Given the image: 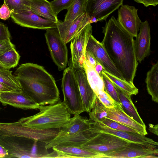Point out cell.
Listing matches in <instances>:
<instances>
[{
	"instance_id": "obj_31",
	"label": "cell",
	"mask_w": 158,
	"mask_h": 158,
	"mask_svg": "<svg viewBox=\"0 0 158 158\" xmlns=\"http://www.w3.org/2000/svg\"><path fill=\"white\" fill-rule=\"evenodd\" d=\"M0 82L7 86L13 91H22L21 87L12 71L0 67Z\"/></svg>"
},
{
	"instance_id": "obj_46",
	"label": "cell",
	"mask_w": 158,
	"mask_h": 158,
	"mask_svg": "<svg viewBox=\"0 0 158 158\" xmlns=\"http://www.w3.org/2000/svg\"><path fill=\"white\" fill-rule=\"evenodd\" d=\"M13 91L7 86L0 82V93L3 92Z\"/></svg>"
},
{
	"instance_id": "obj_32",
	"label": "cell",
	"mask_w": 158,
	"mask_h": 158,
	"mask_svg": "<svg viewBox=\"0 0 158 158\" xmlns=\"http://www.w3.org/2000/svg\"><path fill=\"white\" fill-rule=\"evenodd\" d=\"M103 73L113 83L119 88L131 95H136L139 92L138 89L134 84L122 80L104 70Z\"/></svg>"
},
{
	"instance_id": "obj_34",
	"label": "cell",
	"mask_w": 158,
	"mask_h": 158,
	"mask_svg": "<svg viewBox=\"0 0 158 158\" xmlns=\"http://www.w3.org/2000/svg\"><path fill=\"white\" fill-rule=\"evenodd\" d=\"M105 91L111 96L115 102L121 106L117 92L110 80L103 73L102 77Z\"/></svg>"
},
{
	"instance_id": "obj_23",
	"label": "cell",
	"mask_w": 158,
	"mask_h": 158,
	"mask_svg": "<svg viewBox=\"0 0 158 158\" xmlns=\"http://www.w3.org/2000/svg\"><path fill=\"white\" fill-rule=\"evenodd\" d=\"M92 127V122L80 114L74 115L60 129L56 136L59 137L78 133Z\"/></svg>"
},
{
	"instance_id": "obj_6",
	"label": "cell",
	"mask_w": 158,
	"mask_h": 158,
	"mask_svg": "<svg viewBox=\"0 0 158 158\" xmlns=\"http://www.w3.org/2000/svg\"><path fill=\"white\" fill-rule=\"evenodd\" d=\"M60 129H38L22 125L19 121L13 123L0 122V135L17 136L35 139L48 144L58 135Z\"/></svg>"
},
{
	"instance_id": "obj_20",
	"label": "cell",
	"mask_w": 158,
	"mask_h": 158,
	"mask_svg": "<svg viewBox=\"0 0 158 158\" xmlns=\"http://www.w3.org/2000/svg\"><path fill=\"white\" fill-rule=\"evenodd\" d=\"M139 30L134 40V45L137 61L141 63L151 53L150 28L147 20L141 23Z\"/></svg>"
},
{
	"instance_id": "obj_9",
	"label": "cell",
	"mask_w": 158,
	"mask_h": 158,
	"mask_svg": "<svg viewBox=\"0 0 158 158\" xmlns=\"http://www.w3.org/2000/svg\"><path fill=\"white\" fill-rule=\"evenodd\" d=\"M123 0H86L85 10L89 23L106 20L118 9Z\"/></svg>"
},
{
	"instance_id": "obj_7",
	"label": "cell",
	"mask_w": 158,
	"mask_h": 158,
	"mask_svg": "<svg viewBox=\"0 0 158 158\" xmlns=\"http://www.w3.org/2000/svg\"><path fill=\"white\" fill-rule=\"evenodd\" d=\"M129 142L114 135L99 131L80 147L101 154L103 158L105 155L125 147Z\"/></svg>"
},
{
	"instance_id": "obj_35",
	"label": "cell",
	"mask_w": 158,
	"mask_h": 158,
	"mask_svg": "<svg viewBox=\"0 0 158 158\" xmlns=\"http://www.w3.org/2000/svg\"><path fill=\"white\" fill-rule=\"evenodd\" d=\"M101 123L108 127L114 130L139 133L137 131L128 127L108 118H105Z\"/></svg>"
},
{
	"instance_id": "obj_17",
	"label": "cell",
	"mask_w": 158,
	"mask_h": 158,
	"mask_svg": "<svg viewBox=\"0 0 158 158\" xmlns=\"http://www.w3.org/2000/svg\"><path fill=\"white\" fill-rule=\"evenodd\" d=\"M0 102L24 110H37L40 105L24 92L8 91L0 93Z\"/></svg>"
},
{
	"instance_id": "obj_38",
	"label": "cell",
	"mask_w": 158,
	"mask_h": 158,
	"mask_svg": "<svg viewBox=\"0 0 158 158\" xmlns=\"http://www.w3.org/2000/svg\"><path fill=\"white\" fill-rule=\"evenodd\" d=\"M11 36L8 27L4 23L0 22V40H10Z\"/></svg>"
},
{
	"instance_id": "obj_40",
	"label": "cell",
	"mask_w": 158,
	"mask_h": 158,
	"mask_svg": "<svg viewBox=\"0 0 158 158\" xmlns=\"http://www.w3.org/2000/svg\"><path fill=\"white\" fill-rule=\"evenodd\" d=\"M11 13L8 6L4 3L0 8V19L6 20L10 17Z\"/></svg>"
},
{
	"instance_id": "obj_10",
	"label": "cell",
	"mask_w": 158,
	"mask_h": 158,
	"mask_svg": "<svg viewBox=\"0 0 158 158\" xmlns=\"http://www.w3.org/2000/svg\"><path fill=\"white\" fill-rule=\"evenodd\" d=\"M92 32L90 23L86 24L71 41V63L74 68H85V54L87 43Z\"/></svg>"
},
{
	"instance_id": "obj_12",
	"label": "cell",
	"mask_w": 158,
	"mask_h": 158,
	"mask_svg": "<svg viewBox=\"0 0 158 158\" xmlns=\"http://www.w3.org/2000/svg\"><path fill=\"white\" fill-rule=\"evenodd\" d=\"M86 49L91 53L97 62L102 66L104 70L124 80L121 73L110 59L101 43L97 40L92 34L89 38Z\"/></svg>"
},
{
	"instance_id": "obj_26",
	"label": "cell",
	"mask_w": 158,
	"mask_h": 158,
	"mask_svg": "<svg viewBox=\"0 0 158 158\" xmlns=\"http://www.w3.org/2000/svg\"><path fill=\"white\" fill-rule=\"evenodd\" d=\"M147 89L153 102H158V62L147 72L145 80Z\"/></svg>"
},
{
	"instance_id": "obj_43",
	"label": "cell",
	"mask_w": 158,
	"mask_h": 158,
	"mask_svg": "<svg viewBox=\"0 0 158 158\" xmlns=\"http://www.w3.org/2000/svg\"><path fill=\"white\" fill-rule=\"evenodd\" d=\"M94 68L102 78L104 70L102 66L99 63H97Z\"/></svg>"
},
{
	"instance_id": "obj_5",
	"label": "cell",
	"mask_w": 158,
	"mask_h": 158,
	"mask_svg": "<svg viewBox=\"0 0 158 158\" xmlns=\"http://www.w3.org/2000/svg\"><path fill=\"white\" fill-rule=\"evenodd\" d=\"M61 87L64 96L63 102L71 114H80L86 112L78 84L71 64L70 66L64 71Z\"/></svg>"
},
{
	"instance_id": "obj_21",
	"label": "cell",
	"mask_w": 158,
	"mask_h": 158,
	"mask_svg": "<svg viewBox=\"0 0 158 158\" xmlns=\"http://www.w3.org/2000/svg\"><path fill=\"white\" fill-rule=\"evenodd\" d=\"M108 118L120 123L137 131L139 133L146 135L148 133L145 125H142L127 114L123 110L121 106L117 104L114 107L108 108Z\"/></svg>"
},
{
	"instance_id": "obj_3",
	"label": "cell",
	"mask_w": 158,
	"mask_h": 158,
	"mask_svg": "<svg viewBox=\"0 0 158 158\" xmlns=\"http://www.w3.org/2000/svg\"><path fill=\"white\" fill-rule=\"evenodd\" d=\"M38 109L39 113L18 121L23 126L38 129H60L71 118V114L61 101L46 106L40 105Z\"/></svg>"
},
{
	"instance_id": "obj_42",
	"label": "cell",
	"mask_w": 158,
	"mask_h": 158,
	"mask_svg": "<svg viewBox=\"0 0 158 158\" xmlns=\"http://www.w3.org/2000/svg\"><path fill=\"white\" fill-rule=\"evenodd\" d=\"M135 2L143 4L145 6H156L158 4V0H134Z\"/></svg>"
},
{
	"instance_id": "obj_47",
	"label": "cell",
	"mask_w": 158,
	"mask_h": 158,
	"mask_svg": "<svg viewBox=\"0 0 158 158\" xmlns=\"http://www.w3.org/2000/svg\"><path fill=\"white\" fill-rule=\"evenodd\" d=\"M156 155L151 154L147 155L144 156L143 158H158V157L155 156Z\"/></svg>"
},
{
	"instance_id": "obj_19",
	"label": "cell",
	"mask_w": 158,
	"mask_h": 158,
	"mask_svg": "<svg viewBox=\"0 0 158 158\" xmlns=\"http://www.w3.org/2000/svg\"><path fill=\"white\" fill-rule=\"evenodd\" d=\"M72 68L84 107L85 111L88 112L91 110L96 94L88 81L85 68Z\"/></svg>"
},
{
	"instance_id": "obj_49",
	"label": "cell",
	"mask_w": 158,
	"mask_h": 158,
	"mask_svg": "<svg viewBox=\"0 0 158 158\" xmlns=\"http://www.w3.org/2000/svg\"></svg>"
},
{
	"instance_id": "obj_15",
	"label": "cell",
	"mask_w": 158,
	"mask_h": 158,
	"mask_svg": "<svg viewBox=\"0 0 158 158\" xmlns=\"http://www.w3.org/2000/svg\"><path fill=\"white\" fill-rule=\"evenodd\" d=\"M92 122L93 127L101 132L114 135L130 142L140 143L152 148H158L157 142L145 135L137 133L114 130L101 122Z\"/></svg>"
},
{
	"instance_id": "obj_33",
	"label": "cell",
	"mask_w": 158,
	"mask_h": 158,
	"mask_svg": "<svg viewBox=\"0 0 158 158\" xmlns=\"http://www.w3.org/2000/svg\"><path fill=\"white\" fill-rule=\"evenodd\" d=\"M30 0H4V3L9 7L11 12L19 10H30L29 7Z\"/></svg>"
},
{
	"instance_id": "obj_27",
	"label": "cell",
	"mask_w": 158,
	"mask_h": 158,
	"mask_svg": "<svg viewBox=\"0 0 158 158\" xmlns=\"http://www.w3.org/2000/svg\"><path fill=\"white\" fill-rule=\"evenodd\" d=\"M84 68L88 81L95 94L100 91L105 90L102 79L94 67L90 66L85 62Z\"/></svg>"
},
{
	"instance_id": "obj_14",
	"label": "cell",
	"mask_w": 158,
	"mask_h": 158,
	"mask_svg": "<svg viewBox=\"0 0 158 158\" xmlns=\"http://www.w3.org/2000/svg\"><path fill=\"white\" fill-rule=\"evenodd\" d=\"M121 6L117 20L126 31L136 37L142 23L138 15V9L128 5L122 4Z\"/></svg>"
},
{
	"instance_id": "obj_22",
	"label": "cell",
	"mask_w": 158,
	"mask_h": 158,
	"mask_svg": "<svg viewBox=\"0 0 158 158\" xmlns=\"http://www.w3.org/2000/svg\"><path fill=\"white\" fill-rule=\"evenodd\" d=\"M52 148L56 153V158L102 157L101 154L80 147L56 146Z\"/></svg>"
},
{
	"instance_id": "obj_8",
	"label": "cell",
	"mask_w": 158,
	"mask_h": 158,
	"mask_svg": "<svg viewBox=\"0 0 158 158\" xmlns=\"http://www.w3.org/2000/svg\"><path fill=\"white\" fill-rule=\"evenodd\" d=\"M46 42L52 59L59 71L66 69L68 63V51L57 27L47 29Z\"/></svg>"
},
{
	"instance_id": "obj_25",
	"label": "cell",
	"mask_w": 158,
	"mask_h": 158,
	"mask_svg": "<svg viewBox=\"0 0 158 158\" xmlns=\"http://www.w3.org/2000/svg\"><path fill=\"white\" fill-rule=\"evenodd\" d=\"M32 11L56 23L58 21L52 9L50 2L47 0H30L29 6Z\"/></svg>"
},
{
	"instance_id": "obj_1",
	"label": "cell",
	"mask_w": 158,
	"mask_h": 158,
	"mask_svg": "<svg viewBox=\"0 0 158 158\" xmlns=\"http://www.w3.org/2000/svg\"><path fill=\"white\" fill-rule=\"evenodd\" d=\"M102 28L104 36L101 43L104 48L124 80L133 84L138 64L134 37L114 16Z\"/></svg>"
},
{
	"instance_id": "obj_41",
	"label": "cell",
	"mask_w": 158,
	"mask_h": 158,
	"mask_svg": "<svg viewBox=\"0 0 158 158\" xmlns=\"http://www.w3.org/2000/svg\"><path fill=\"white\" fill-rule=\"evenodd\" d=\"M85 62L88 64L92 67H94L98 63L91 53L86 49L85 54Z\"/></svg>"
},
{
	"instance_id": "obj_11",
	"label": "cell",
	"mask_w": 158,
	"mask_h": 158,
	"mask_svg": "<svg viewBox=\"0 0 158 158\" xmlns=\"http://www.w3.org/2000/svg\"><path fill=\"white\" fill-rule=\"evenodd\" d=\"M10 17L15 23L22 27L45 30L57 27L56 23L37 15L30 10L12 12Z\"/></svg>"
},
{
	"instance_id": "obj_13",
	"label": "cell",
	"mask_w": 158,
	"mask_h": 158,
	"mask_svg": "<svg viewBox=\"0 0 158 158\" xmlns=\"http://www.w3.org/2000/svg\"><path fill=\"white\" fill-rule=\"evenodd\" d=\"M99 131L93 126L83 131L63 136H56L46 146L49 149L56 146L80 147L85 144Z\"/></svg>"
},
{
	"instance_id": "obj_29",
	"label": "cell",
	"mask_w": 158,
	"mask_h": 158,
	"mask_svg": "<svg viewBox=\"0 0 158 158\" xmlns=\"http://www.w3.org/2000/svg\"><path fill=\"white\" fill-rule=\"evenodd\" d=\"M107 108L100 101L97 96L93 103L91 110L88 112L89 118L92 122H102L107 115Z\"/></svg>"
},
{
	"instance_id": "obj_39",
	"label": "cell",
	"mask_w": 158,
	"mask_h": 158,
	"mask_svg": "<svg viewBox=\"0 0 158 158\" xmlns=\"http://www.w3.org/2000/svg\"><path fill=\"white\" fill-rule=\"evenodd\" d=\"M15 47V45L11 42L10 40H0V55Z\"/></svg>"
},
{
	"instance_id": "obj_30",
	"label": "cell",
	"mask_w": 158,
	"mask_h": 158,
	"mask_svg": "<svg viewBox=\"0 0 158 158\" xmlns=\"http://www.w3.org/2000/svg\"><path fill=\"white\" fill-rule=\"evenodd\" d=\"M86 0H74L72 3L67 9L64 21V23L71 22L77 17L85 12Z\"/></svg>"
},
{
	"instance_id": "obj_44",
	"label": "cell",
	"mask_w": 158,
	"mask_h": 158,
	"mask_svg": "<svg viewBox=\"0 0 158 158\" xmlns=\"http://www.w3.org/2000/svg\"><path fill=\"white\" fill-rule=\"evenodd\" d=\"M8 155L7 151L0 144V158H8Z\"/></svg>"
},
{
	"instance_id": "obj_36",
	"label": "cell",
	"mask_w": 158,
	"mask_h": 158,
	"mask_svg": "<svg viewBox=\"0 0 158 158\" xmlns=\"http://www.w3.org/2000/svg\"><path fill=\"white\" fill-rule=\"evenodd\" d=\"M74 0H54L51 2L52 9L56 16L61 10L68 9Z\"/></svg>"
},
{
	"instance_id": "obj_2",
	"label": "cell",
	"mask_w": 158,
	"mask_h": 158,
	"mask_svg": "<svg viewBox=\"0 0 158 158\" xmlns=\"http://www.w3.org/2000/svg\"><path fill=\"white\" fill-rule=\"evenodd\" d=\"M14 75L22 91L40 106L60 101L55 79L43 66L31 63L22 64L16 70Z\"/></svg>"
},
{
	"instance_id": "obj_18",
	"label": "cell",
	"mask_w": 158,
	"mask_h": 158,
	"mask_svg": "<svg viewBox=\"0 0 158 158\" xmlns=\"http://www.w3.org/2000/svg\"><path fill=\"white\" fill-rule=\"evenodd\" d=\"M89 19L85 12L73 21L64 23L59 21L56 23L60 37L66 44L71 41L83 28L88 23Z\"/></svg>"
},
{
	"instance_id": "obj_16",
	"label": "cell",
	"mask_w": 158,
	"mask_h": 158,
	"mask_svg": "<svg viewBox=\"0 0 158 158\" xmlns=\"http://www.w3.org/2000/svg\"><path fill=\"white\" fill-rule=\"evenodd\" d=\"M158 154L157 148L129 142L125 147L105 155L103 158H143L149 155Z\"/></svg>"
},
{
	"instance_id": "obj_48",
	"label": "cell",
	"mask_w": 158,
	"mask_h": 158,
	"mask_svg": "<svg viewBox=\"0 0 158 158\" xmlns=\"http://www.w3.org/2000/svg\"><path fill=\"white\" fill-rule=\"evenodd\" d=\"M0 109H1V108H0Z\"/></svg>"
},
{
	"instance_id": "obj_45",
	"label": "cell",
	"mask_w": 158,
	"mask_h": 158,
	"mask_svg": "<svg viewBox=\"0 0 158 158\" xmlns=\"http://www.w3.org/2000/svg\"><path fill=\"white\" fill-rule=\"evenodd\" d=\"M148 130L152 133L158 135V125H154L152 124H149Z\"/></svg>"
},
{
	"instance_id": "obj_4",
	"label": "cell",
	"mask_w": 158,
	"mask_h": 158,
	"mask_svg": "<svg viewBox=\"0 0 158 158\" xmlns=\"http://www.w3.org/2000/svg\"><path fill=\"white\" fill-rule=\"evenodd\" d=\"M0 144L7 151L8 158H55L56 156L53 150L48 152L46 143L28 138L0 135Z\"/></svg>"
},
{
	"instance_id": "obj_37",
	"label": "cell",
	"mask_w": 158,
	"mask_h": 158,
	"mask_svg": "<svg viewBox=\"0 0 158 158\" xmlns=\"http://www.w3.org/2000/svg\"><path fill=\"white\" fill-rule=\"evenodd\" d=\"M96 95L107 108H113L118 104L105 90L99 91Z\"/></svg>"
},
{
	"instance_id": "obj_24",
	"label": "cell",
	"mask_w": 158,
	"mask_h": 158,
	"mask_svg": "<svg viewBox=\"0 0 158 158\" xmlns=\"http://www.w3.org/2000/svg\"><path fill=\"white\" fill-rule=\"evenodd\" d=\"M112 83L117 92L121 106L123 111L139 124L145 125L133 102L131 98V95L120 89L113 83Z\"/></svg>"
},
{
	"instance_id": "obj_28",
	"label": "cell",
	"mask_w": 158,
	"mask_h": 158,
	"mask_svg": "<svg viewBox=\"0 0 158 158\" xmlns=\"http://www.w3.org/2000/svg\"><path fill=\"white\" fill-rule=\"evenodd\" d=\"M20 56L15 48H12L0 55V67L10 70L16 66Z\"/></svg>"
}]
</instances>
